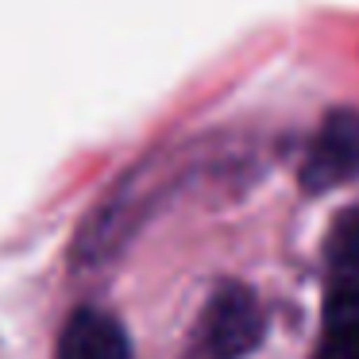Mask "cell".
<instances>
[{"label":"cell","instance_id":"cell-1","mask_svg":"<svg viewBox=\"0 0 359 359\" xmlns=\"http://www.w3.org/2000/svg\"><path fill=\"white\" fill-rule=\"evenodd\" d=\"M266 332V317L259 297L248 286L224 282L212 290L209 302L197 313L194 336H189V359H248Z\"/></svg>","mask_w":359,"mask_h":359},{"label":"cell","instance_id":"cell-2","mask_svg":"<svg viewBox=\"0 0 359 359\" xmlns=\"http://www.w3.org/2000/svg\"><path fill=\"white\" fill-rule=\"evenodd\" d=\"M359 174V112L336 109L325 116L302 158V186L309 194L336 189Z\"/></svg>","mask_w":359,"mask_h":359},{"label":"cell","instance_id":"cell-3","mask_svg":"<svg viewBox=\"0 0 359 359\" xmlns=\"http://www.w3.org/2000/svg\"><path fill=\"white\" fill-rule=\"evenodd\" d=\"M58 359H128V332L104 309H74L58 336Z\"/></svg>","mask_w":359,"mask_h":359},{"label":"cell","instance_id":"cell-4","mask_svg":"<svg viewBox=\"0 0 359 359\" xmlns=\"http://www.w3.org/2000/svg\"><path fill=\"white\" fill-rule=\"evenodd\" d=\"M325 278H328V302H359V209L340 212L328 228Z\"/></svg>","mask_w":359,"mask_h":359},{"label":"cell","instance_id":"cell-5","mask_svg":"<svg viewBox=\"0 0 359 359\" xmlns=\"http://www.w3.org/2000/svg\"><path fill=\"white\" fill-rule=\"evenodd\" d=\"M313 359H359V302H325V332Z\"/></svg>","mask_w":359,"mask_h":359}]
</instances>
